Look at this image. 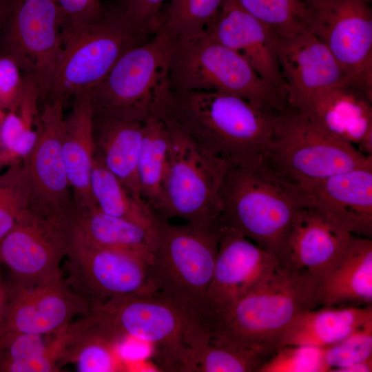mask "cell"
I'll return each mask as SVG.
<instances>
[{
	"instance_id": "6",
	"label": "cell",
	"mask_w": 372,
	"mask_h": 372,
	"mask_svg": "<svg viewBox=\"0 0 372 372\" xmlns=\"http://www.w3.org/2000/svg\"><path fill=\"white\" fill-rule=\"evenodd\" d=\"M372 160L336 138L306 113L289 106L274 116L262 161L288 183L303 189Z\"/></svg>"
},
{
	"instance_id": "36",
	"label": "cell",
	"mask_w": 372,
	"mask_h": 372,
	"mask_svg": "<svg viewBox=\"0 0 372 372\" xmlns=\"http://www.w3.org/2000/svg\"><path fill=\"white\" fill-rule=\"evenodd\" d=\"M322 348L309 346L278 347L258 372H329Z\"/></svg>"
},
{
	"instance_id": "27",
	"label": "cell",
	"mask_w": 372,
	"mask_h": 372,
	"mask_svg": "<svg viewBox=\"0 0 372 372\" xmlns=\"http://www.w3.org/2000/svg\"><path fill=\"white\" fill-rule=\"evenodd\" d=\"M92 123L94 155L134 196L144 200L138 177L143 123L93 116Z\"/></svg>"
},
{
	"instance_id": "14",
	"label": "cell",
	"mask_w": 372,
	"mask_h": 372,
	"mask_svg": "<svg viewBox=\"0 0 372 372\" xmlns=\"http://www.w3.org/2000/svg\"><path fill=\"white\" fill-rule=\"evenodd\" d=\"M41 103L38 138L30 155L23 161L29 187L28 209L64 229L74 208L62 153L64 103L54 100Z\"/></svg>"
},
{
	"instance_id": "15",
	"label": "cell",
	"mask_w": 372,
	"mask_h": 372,
	"mask_svg": "<svg viewBox=\"0 0 372 372\" xmlns=\"http://www.w3.org/2000/svg\"><path fill=\"white\" fill-rule=\"evenodd\" d=\"M8 301L3 331L54 333L77 317L90 316L92 304L61 279L24 283L14 280L7 289Z\"/></svg>"
},
{
	"instance_id": "2",
	"label": "cell",
	"mask_w": 372,
	"mask_h": 372,
	"mask_svg": "<svg viewBox=\"0 0 372 372\" xmlns=\"http://www.w3.org/2000/svg\"><path fill=\"white\" fill-rule=\"evenodd\" d=\"M238 95L217 91H172L165 116L198 145L230 166L262 160L275 114Z\"/></svg>"
},
{
	"instance_id": "10",
	"label": "cell",
	"mask_w": 372,
	"mask_h": 372,
	"mask_svg": "<svg viewBox=\"0 0 372 372\" xmlns=\"http://www.w3.org/2000/svg\"><path fill=\"white\" fill-rule=\"evenodd\" d=\"M93 311L123 339L130 337L152 344L163 371L187 372L190 340L200 324L172 302L156 293L127 296Z\"/></svg>"
},
{
	"instance_id": "35",
	"label": "cell",
	"mask_w": 372,
	"mask_h": 372,
	"mask_svg": "<svg viewBox=\"0 0 372 372\" xmlns=\"http://www.w3.org/2000/svg\"><path fill=\"white\" fill-rule=\"evenodd\" d=\"M255 18L281 37L304 30L305 10L302 0H236Z\"/></svg>"
},
{
	"instance_id": "23",
	"label": "cell",
	"mask_w": 372,
	"mask_h": 372,
	"mask_svg": "<svg viewBox=\"0 0 372 372\" xmlns=\"http://www.w3.org/2000/svg\"><path fill=\"white\" fill-rule=\"evenodd\" d=\"M322 307H366L372 303V240L353 236L318 281Z\"/></svg>"
},
{
	"instance_id": "20",
	"label": "cell",
	"mask_w": 372,
	"mask_h": 372,
	"mask_svg": "<svg viewBox=\"0 0 372 372\" xmlns=\"http://www.w3.org/2000/svg\"><path fill=\"white\" fill-rule=\"evenodd\" d=\"M353 236L332 216L309 204L293 220L281 261L318 281Z\"/></svg>"
},
{
	"instance_id": "25",
	"label": "cell",
	"mask_w": 372,
	"mask_h": 372,
	"mask_svg": "<svg viewBox=\"0 0 372 372\" xmlns=\"http://www.w3.org/2000/svg\"><path fill=\"white\" fill-rule=\"evenodd\" d=\"M64 231L100 247L139 258L151 265L156 234L125 219L107 214L97 205L73 210Z\"/></svg>"
},
{
	"instance_id": "24",
	"label": "cell",
	"mask_w": 372,
	"mask_h": 372,
	"mask_svg": "<svg viewBox=\"0 0 372 372\" xmlns=\"http://www.w3.org/2000/svg\"><path fill=\"white\" fill-rule=\"evenodd\" d=\"M73 97L72 108L63 121L62 153L74 206L87 208L96 205L90 189L95 152L92 111L88 91Z\"/></svg>"
},
{
	"instance_id": "18",
	"label": "cell",
	"mask_w": 372,
	"mask_h": 372,
	"mask_svg": "<svg viewBox=\"0 0 372 372\" xmlns=\"http://www.w3.org/2000/svg\"><path fill=\"white\" fill-rule=\"evenodd\" d=\"M277 56L289 107L302 110L319 92L344 81L340 65L314 34L279 35Z\"/></svg>"
},
{
	"instance_id": "42",
	"label": "cell",
	"mask_w": 372,
	"mask_h": 372,
	"mask_svg": "<svg viewBox=\"0 0 372 372\" xmlns=\"http://www.w3.org/2000/svg\"><path fill=\"white\" fill-rule=\"evenodd\" d=\"M372 356L351 365L335 369L333 372H371Z\"/></svg>"
},
{
	"instance_id": "30",
	"label": "cell",
	"mask_w": 372,
	"mask_h": 372,
	"mask_svg": "<svg viewBox=\"0 0 372 372\" xmlns=\"http://www.w3.org/2000/svg\"><path fill=\"white\" fill-rule=\"evenodd\" d=\"M90 189L94 201L101 211L156 234L158 219L156 214L144 200L134 196L95 155L90 176Z\"/></svg>"
},
{
	"instance_id": "38",
	"label": "cell",
	"mask_w": 372,
	"mask_h": 372,
	"mask_svg": "<svg viewBox=\"0 0 372 372\" xmlns=\"http://www.w3.org/2000/svg\"><path fill=\"white\" fill-rule=\"evenodd\" d=\"M54 333L2 332L0 335V372H10L14 365L45 352Z\"/></svg>"
},
{
	"instance_id": "31",
	"label": "cell",
	"mask_w": 372,
	"mask_h": 372,
	"mask_svg": "<svg viewBox=\"0 0 372 372\" xmlns=\"http://www.w3.org/2000/svg\"><path fill=\"white\" fill-rule=\"evenodd\" d=\"M169 135L165 120L151 116L143 123L138 177L143 200L156 214L167 167Z\"/></svg>"
},
{
	"instance_id": "16",
	"label": "cell",
	"mask_w": 372,
	"mask_h": 372,
	"mask_svg": "<svg viewBox=\"0 0 372 372\" xmlns=\"http://www.w3.org/2000/svg\"><path fill=\"white\" fill-rule=\"evenodd\" d=\"M280 261L234 229L219 225L218 252L201 326L250 290Z\"/></svg>"
},
{
	"instance_id": "8",
	"label": "cell",
	"mask_w": 372,
	"mask_h": 372,
	"mask_svg": "<svg viewBox=\"0 0 372 372\" xmlns=\"http://www.w3.org/2000/svg\"><path fill=\"white\" fill-rule=\"evenodd\" d=\"M162 118L168 128L169 148L156 214L203 227L218 226L220 189L230 165L203 148L172 118Z\"/></svg>"
},
{
	"instance_id": "45",
	"label": "cell",
	"mask_w": 372,
	"mask_h": 372,
	"mask_svg": "<svg viewBox=\"0 0 372 372\" xmlns=\"http://www.w3.org/2000/svg\"><path fill=\"white\" fill-rule=\"evenodd\" d=\"M6 112L0 108V125L4 118Z\"/></svg>"
},
{
	"instance_id": "43",
	"label": "cell",
	"mask_w": 372,
	"mask_h": 372,
	"mask_svg": "<svg viewBox=\"0 0 372 372\" xmlns=\"http://www.w3.org/2000/svg\"><path fill=\"white\" fill-rule=\"evenodd\" d=\"M8 301V290L7 288L3 286L0 276V335L3 329Z\"/></svg>"
},
{
	"instance_id": "33",
	"label": "cell",
	"mask_w": 372,
	"mask_h": 372,
	"mask_svg": "<svg viewBox=\"0 0 372 372\" xmlns=\"http://www.w3.org/2000/svg\"><path fill=\"white\" fill-rule=\"evenodd\" d=\"M163 8L158 31L169 37L205 32L225 0H168Z\"/></svg>"
},
{
	"instance_id": "5",
	"label": "cell",
	"mask_w": 372,
	"mask_h": 372,
	"mask_svg": "<svg viewBox=\"0 0 372 372\" xmlns=\"http://www.w3.org/2000/svg\"><path fill=\"white\" fill-rule=\"evenodd\" d=\"M219 225H175L158 217L150 281L156 293L200 324L218 252Z\"/></svg>"
},
{
	"instance_id": "44",
	"label": "cell",
	"mask_w": 372,
	"mask_h": 372,
	"mask_svg": "<svg viewBox=\"0 0 372 372\" xmlns=\"http://www.w3.org/2000/svg\"><path fill=\"white\" fill-rule=\"evenodd\" d=\"M6 0H0V32L6 13Z\"/></svg>"
},
{
	"instance_id": "39",
	"label": "cell",
	"mask_w": 372,
	"mask_h": 372,
	"mask_svg": "<svg viewBox=\"0 0 372 372\" xmlns=\"http://www.w3.org/2000/svg\"><path fill=\"white\" fill-rule=\"evenodd\" d=\"M168 0H117L116 6L141 35L150 38L159 30L164 3Z\"/></svg>"
},
{
	"instance_id": "40",
	"label": "cell",
	"mask_w": 372,
	"mask_h": 372,
	"mask_svg": "<svg viewBox=\"0 0 372 372\" xmlns=\"http://www.w3.org/2000/svg\"><path fill=\"white\" fill-rule=\"evenodd\" d=\"M64 21L63 37L98 21L103 14L101 0H55Z\"/></svg>"
},
{
	"instance_id": "9",
	"label": "cell",
	"mask_w": 372,
	"mask_h": 372,
	"mask_svg": "<svg viewBox=\"0 0 372 372\" xmlns=\"http://www.w3.org/2000/svg\"><path fill=\"white\" fill-rule=\"evenodd\" d=\"M149 39L139 34L116 7L105 8L98 21L63 37L45 100L65 103L76 94L89 91L128 50Z\"/></svg>"
},
{
	"instance_id": "46",
	"label": "cell",
	"mask_w": 372,
	"mask_h": 372,
	"mask_svg": "<svg viewBox=\"0 0 372 372\" xmlns=\"http://www.w3.org/2000/svg\"><path fill=\"white\" fill-rule=\"evenodd\" d=\"M1 167H3V166H2V164H1V157H0V169H1Z\"/></svg>"
},
{
	"instance_id": "32",
	"label": "cell",
	"mask_w": 372,
	"mask_h": 372,
	"mask_svg": "<svg viewBox=\"0 0 372 372\" xmlns=\"http://www.w3.org/2000/svg\"><path fill=\"white\" fill-rule=\"evenodd\" d=\"M190 347L187 372H258L265 361L252 351L211 340L204 331L194 337Z\"/></svg>"
},
{
	"instance_id": "3",
	"label": "cell",
	"mask_w": 372,
	"mask_h": 372,
	"mask_svg": "<svg viewBox=\"0 0 372 372\" xmlns=\"http://www.w3.org/2000/svg\"><path fill=\"white\" fill-rule=\"evenodd\" d=\"M309 204L305 194L262 160L229 166L220 189L218 224L234 229L281 261L293 220Z\"/></svg>"
},
{
	"instance_id": "29",
	"label": "cell",
	"mask_w": 372,
	"mask_h": 372,
	"mask_svg": "<svg viewBox=\"0 0 372 372\" xmlns=\"http://www.w3.org/2000/svg\"><path fill=\"white\" fill-rule=\"evenodd\" d=\"M40 93L35 83L24 76L23 93L17 106L7 111L0 125V157L2 166L24 161L38 138Z\"/></svg>"
},
{
	"instance_id": "12",
	"label": "cell",
	"mask_w": 372,
	"mask_h": 372,
	"mask_svg": "<svg viewBox=\"0 0 372 372\" xmlns=\"http://www.w3.org/2000/svg\"><path fill=\"white\" fill-rule=\"evenodd\" d=\"M304 29L331 51L351 84L372 99V0H302Z\"/></svg>"
},
{
	"instance_id": "28",
	"label": "cell",
	"mask_w": 372,
	"mask_h": 372,
	"mask_svg": "<svg viewBox=\"0 0 372 372\" xmlns=\"http://www.w3.org/2000/svg\"><path fill=\"white\" fill-rule=\"evenodd\" d=\"M372 322V307H323L301 311L284 331L280 346L324 348Z\"/></svg>"
},
{
	"instance_id": "7",
	"label": "cell",
	"mask_w": 372,
	"mask_h": 372,
	"mask_svg": "<svg viewBox=\"0 0 372 372\" xmlns=\"http://www.w3.org/2000/svg\"><path fill=\"white\" fill-rule=\"evenodd\" d=\"M169 38L172 91L227 92L273 111L287 106L285 99L245 59L205 31Z\"/></svg>"
},
{
	"instance_id": "19",
	"label": "cell",
	"mask_w": 372,
	"mask_h": 372,
	"mask_svg": "<svg viewBox=\"0 0 372 372\" xmlns=\"http://www.w3.org/2000/svg\"><path fill=\"white\" fill-rule=\"evenodd\" d=\"M205 32L231 49L286 101L277 56L279 34L246 11L236 0H225Z\"/></svg>"
},
{
	"instance_id": "17",
	"label": "cell",
	"mask_w": 372,
	"mask_h": 372,
	"mask_svg": "<svg viewBox=\"0 0 372 372\" xmlns=\"http://www.w3.org/2000/svg\"><path fill=\"white\" fill-rule=\"evenodd\" d=\"M66 254L63 229L29 210L0 241V263L14 280L41 283L61 279Z\"/></svg>"
},
{
	"instance_id": "37",
	"label": "cell",
	"mask_w": 372,
	"mask_h": 372,
	"mask_svg": "<svg viewBox=\"0 0 372 372\" xmlns=\"http://www.w3.org/2000/svg\"><path fill=\"white\" fill-rule=\"evenodd\" d=\"M322 349L329 372L372 356V322Z\"/></svg>"
},
{
	"instance_id": "22",
	"label": "cell",
	"mask_w": 372,
	"mask_h": 372,
	"mask_svg": "<svg viewBox=\"0 0 372 372\" xmlns=\"http://www.w3.org/2000/svg\"><path fill=\"white\" fill-rule=\"evenodd\" d=\"M352 235L372 236V160L300 189Z\"/></svg>"
},
{
	"instance_id": "41",
	"label": "cell",
	"mask_w": 372,
	"mask_h": 372,
	"mask_svg": "<svg viewBox=\"0 0 372 372\" xmlns=\"http://www.w3.org/2000/svg\"><path fill=\"white\" fill-rule=\"evenodd\" d=\"M24 86L23 73L10 56L0 53V108L7 112L19 103Z\"/></svg>"
},
{
	"instance_id": "21",
	"label": "cell",
	"mask_w": 372,
	"mask_h": 372,
	"mask_svg": "<svg viewBox=\"0 0 372 372\" xmlns=\"http://www.w3.org/2000/svg\"><path fill=\"white\" fill-rule=\"evenodd\" d=\"M371 105L366 93L343 81L317 93L301 112L333 136L372 155Z\"/></svg>"
},
{
	"instance_id": "1",
	"label": "cell",
	"mask_w": 372,
	"mask_h": 372,
	"mask_svg": "<svg viewBox=\"0 0 372 372\" xmlns=\"http://www.w3.org/2000/svg\"><path fill=\"white\" fill-rule=\"evenodd\" d=\"M317 286L316 279L280 261L247 293L209 317L203 328L210 339L252 351L266 360L295 316L318 307Z\"/></svg>"
},
{
	"instance_id": "26",
	"label": "cell",
	"mask_w": 372,
	"mask_h": 372,
	"mask_svg": "<svg viewBox=\"0 0 372 372\" xmlns=\"http://www.w3.org/2000/svg\"><path fill=\"white\" fill-rule=\"evenodd\" d=\"M65 362L79 372H122L127 366L122 356L123 338L92 312L67 328Z\"/></svg>"
},
{
	"instance_id": "11",
	"label": "cell",
	"mask_w": 372,
	"mask_h": 372,
	"mask_svg": "<svg viewBox=\"0 0 372 372\" xmlns=\"http://www.w3.org/2000/svg\"><path fill=\"white\" fill-rule=\"evenodd\" d=\"M0 53L13 59L47 98L63 45L64 21L55 0H6Z\"/></svg>"
},
{
	"instance_id": "34",
	"label": "cell",
	"mask_w": 372,
	"mask_h": 372,
	"mask_svg": "<svg viewBox=\"0 0 372 372\" xmlns=\"http://www.w3.org/2000/svg\"><path fill=\"white\" fill-rule=\"evenodd\" d=\"M29 207V187L23 162L0 175V241L21 220Z\"/></svg>"
},
{
	"instance_id": "4",
	"label": "cell",
	"mask_w": 372,
	"mask_h": 372,
	"mask_svg": "<svg viewBox=\"0 0 372 372\" xmlns=\"http://www.w3.org/2000/svg\"><path fill=\"white\" fill-rule=\"evenodd\" d=\"M170 38L158 31L128 50L88 91L92 116L143 123L163 117L172 100Z\"/></svg>"
},
{
	"instance_id": "13",
	"label": "cell",
	"mask_w": 372,
	"mask_h": 372,
	"mask_svg": "<svg viewBox=\"0 0 372 372\" xmlns=\"http://www.w3.org/2000/svg\"><path fill=\"white\" fill-rule=\"evenodd\" d=\"M65 234L68 275L64 280L93 309L116 298L154 293L147 262L94 245L71 231Z\"/></svg>"
}]
</instances>
